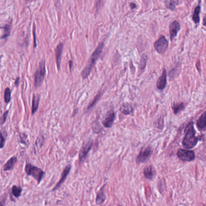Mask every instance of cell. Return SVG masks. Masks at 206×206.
Listing matches in <instances>:
<instances>
[{"label":"cell","instance_id":"obj_20","mask_svg":"<svg viewBox=\"0 0 206 206\" xmlns=\"http://www.w3.org/2000/svg\"><path fill=\"white\" fill-rule=\"evenodd\" d=\"M200 12H201V6L199 5L195 7L193 16H192V19L196 24H198L200 21Z\"/></svg>","mask_w":206,"mask_h":206},{"label":"cell","instance_id":"obj_28","mask_svg":"<svg viewBox=\"0 0 206 206\" xmlns=\"http://www.w3.org/2000/svg\"><path fill=\"white\" fill-rule=\"evenodd\" d=\"M100 97V94L99 93L98 95H97L96 97H95V98H94V99L93 100V102L88 106V109H89V108H92L93 106H94V105L96 103V102L97 101V100L99 99V98Z\"/></svg>","mask_w":206,"mask_h":206},{"label":"cell","instance_id":"obj_16","mask_svg":"<svg viewBox=\"0 0 206 206\" xmlns=\"http://www.w3.org/2000/svg\"><path fill=\"white\" fill-rule=\"evenodd\" d=\"M17 162V157L16 156H13L10 159H9L7 163L4 165L3 167V169L4 171H8L13 169L14 166Z\"/></svg>","mask_w":206,"mask_h":206},{"label":"cell","instance_id":"obj_18","mask_svg":"<svg viewBox=\"0 0 206 206\" xmlns=\"http://www.w3.org/2000/svg\"><path fill=\"white\" fill-rule=\"evenodd\" d=\"M120 111L124 115L131 114L133 112V107L129 103H124L120 108Z\"/></svg>","mask_w":206,"mask_h":206},{"label":"cell","instance_id":"obj_22","mask_svg":"<svg viewBox=\"0 0 206 206\" xmlns=\"http://www.w3.org/2000/svg\"><path fill=\"white\" fill-rule=\"evenodd\" d=\"M184 108H185V106L183 102L180 103H173L172 105V109L173 110L175 114H178L180 112L183 111Z\"/></svg>","mask_w":206,"mask_h":206},{"label":"cell","instance_id":"obj_13","mask_svg":"<svg viewBox=\"0 0 206 206\" xmlns=\"http://www.w3.org/2000/svg\"><path fill=\"white\" fill-rule=\"evenodd\" d=\"M167 84V73L166 70L164 69L161 76L157 81V87L160 90H163L165 89Z\"/></svg>","mask_w":206,"mask_h":206},{"label":"cell","instance_id":"obj_21","mask_svg":"<svg viewBox=\"0 0 206 206\" xmlns=\"http://www.w3.org/2000/svg\"><path fill=\"white\" fill-rule=\"evenodd\" d=\"M147 61H148L147 55L146 54H143L141 58V59H140V63H139V65H138L140 73H141L144 71V70L146 67V65Z\"/></svg>","mask_w":206,"mask_h":206},{"label":"cell","instance_id":"obj_14","mask_svg":"<svg viewBox=\"0 0 206 206\" xmlns=\"http://www.w3.org/2000/svg\"><path fill=\"white\" fill-rule=\"evenodd\" d=\"M105 186H106L105 184L103 185L97 194V197H96V202L97 204L102 205L105 203V201H106V197L105 196V194L104 190H103L104 188L105 187Z\"/></svg>","mask_w":206,"mask_h":206},{"label":"cell","instance_id":"obj_34","mask_svg":"<svg viewBox=\"0 0 206 206\" xmlns=\"http://www.w3.org/2000/svg\"><path fill=\"white\" fill-rule=\"evenodd\" d=\"M69 67H70V70H72V67H73V62H72V61H69Z\"/></svg>","mask_w":206,"mask_h":206},{"label":"cell","instance_id":"obj_27","mask_svg":"<svg viewBox=\"0 0 206 206\" xmlns=\"http://www.w3.org/2000/svg\"><path fill=\"white\" fill-rule=\"evenodd\" d=\"M2 131H0V149H2L5 145V138Z\"/></svg>","mask_w":206,"mask_h":206},{"label":"cell","instance_id":"obj_8","mask_svg":"<svg viewBox=\"0 0 206 206\" xmlns=\"http://www.w3.org/2000/svg\"><path fill=\"white\" fill-rule=\"evenodd\" d=\"M93 146V142L91 140L84 143L80 150L79 155V161L80 163H83L86 159V157L91 150Z\"/></svg>","mask_w":206,"mask_h":206},{"label":"cell","instance_id":"obj_5","mask_svg":"<svg viewBox=\"0 0 206 206\" xmlns=\"http://www.w3.org/2000/svg\"><path fill=\"white\" fill-rule=\"evenodd\" d=\"M176 155L179 160L183 162H192L195 159V154L193 151L180 149Z\"/></svg>","mask_w":206,"mask_h":206},{"label":"cell","instance_id":"obj_29","mask_svg":"<svg viewBox=\"0 0 206 206\" xmlns=\"http://www.w3.org/2000/svg\"><path fill=\"white\" fill-rule=\"evenodd\" d=\"M9 113V111H7L6 112L4 113V114H3L2 118H1V124H4L5 120H6V119H7V114Z\"/></svg>","mask_w":206,"mask_h":206},{"label":"cell","instance_id":"obj_25","mask_svg":"<svg viewBox=\"0 0 206 206\" xmlns=\"http://www.w3.org/2000/svg\"><path fill=\"white\" fill-rule=\"evenodd\" d=\"M3 35L1 37V38H6L8 37L11 31V26L10 24H5L3 27Z\"/></svg>","mask_w":206,"mask_h":206},{"label":"cell","instance_id":"obj_32","mask_svg":"<svg viewBox=\"0 0 206 206\" xmlns=\"http://www.w3.org/2000/svg\"><path fill=\"white\" fill-rule=\"evenodd\" d=\"M0 206H5V200L0 198Z\"/></svg>","mask_w":206,"mask_h":206},{"label":"cell","instance_id":"obj_10","mask_svg":"<svg viewBox=\"0 0 206 206\" xmlns=\"http://www.w3.org/2000/svg\"><path fill=\"white\" fill-rule=\"evenodd\" d=\"M115 120V113L114 111H109L102 121L103 125L106 127H111L114 124Z\"/></svg>","mask_w":206,"mask_h":206},{"label":"cell","instance_id":"obj_24","mask_svg":"<svg viewBox=\"0 0 206 206\" xmlns=\"http://www.w3.org/2000/svg\"><path fill=\"white\" fill-rule=\"evenodd\" d=\"M179 1H165V4L166 7L171 10H174L176 5H178Z\"/></svg>","mask_w":206,"mask_h":206},{"label":"cell","instance_id":"obj_15","mask_svg":"<svg viewBox=\"0 0 206 206\" xmlns=\"http://www.w3.org/2000/svg\"><path fill=\"white\" fill-rule=\"evenodd\" d=\"M143 173L146 178L152 180L155 175V170L152 166H146L143 170Z\"/></svg>","mask_w":206,"mask_h":206},{"label":"cell","instance_id":"obj_35","mask_svg":"<svg viewBox=\"0 0 206 206\" xmlns=\"http://www.w3.org/2000/svg\"><path fill=\"white\" fill-rule=\"evenodd\" d=\"M121 206V205H119V206Z\"/></svg>","mask_w":206,"mask_h":206},{"label":"cell","instance_id":"obj_11","mask_svg":"<svg viewBox=\"0 0 206 206\" xmlns=\"http://www.w3.org/2000/svg\"><path fill=\"white\" fill-rule=\"evenodd\" d=\"M71 167H72V166H71L70 165H68V166H67L65 167V168L64 169V170H63V172L62 173V175H61V179L59 180L58 183L56 184L54 187L53 189V190H52L53 191H54L56 189H58V188H59L60 186H61V184L65 181V180L67 178L68 174L70 173V170H71Z\"/></svg>","mask_w":206,"mask_h":206},{"label":"cell","instance_id":"obj_17","mask_svg":"<svg viewBox=\"0 0 206 206\" xmlns=\"http://www.w3.org/2000/svg\"><path fill=\"white\" fill-rule=\"evenodd\" d=\"M197 127L200 131H205L206 127V113L204 112L197 122Z\"/></svg>","mask_w":206,"mask_h":206},{"label":"cell","instance_id":"obj_19","mask_svg":"<svg viewBox=\"0 0 206 206\" xmlns=\"http://www.w3.org/2000/svg\"><path fill=\"white\" fill-rule=\"evenodd\" d=\"M40 97L39 95L37 94H34L33 97V100H32V114H34L39 106V103H40Z\"/></svg>","mask_w":206,"mask_h":206},{"label":"cell","instance_id":"obj_3","mask_svg":"<svg viewBox=\"0 0 206 206\" xmlns=\"http://www.w3.org/2000/svg\"><path fill=\"white\" fill-rule=\"evenodd\" d=\"M25 171L28 175L33 176L38 181V184L41 183L42 179L45 174V172L41 169L30 163L26 164L25 167Z\"/></svg>","mask_w":206,"mask_h":206},{"label":"cell","instance_id":"obj_31","mask_svg":"<svg viewBox=\"0 0 206 206\" xmlns=\"http://www.w3.org/2000/svg\"><path fill=\"white\" fill-rule=\"evenodd\" d=\"M129 5H130V7H131V9H135L137 7L136 4L135 3H134V2L129 3Z\"/></svg>","mask_w":206,"mask_h":206},{"label":"cell","instance_id":"obj_7","mask_svg":"<svg viewBox=\"0 0 206 206\" xmlns=\"http://www.w3.org/2000/svg\"><path fill=\"white\" fill-rule=\"evenodd\" d=\"M168 41L164 36H162L154 43V48L155 50L160 54L165 53L168 48Z\"/></svg>","mask_w":206,"mask_h":206},{"label":"cell","instance_id":"obj_9","mask_svg":"<svg viewBox=\"0 0 206 206\" xmlns=\"http://www.w3.org/2000/svg\"><path fill=\"white\" fill-rule=\"evenodd\" d=\"M180 29L181 25L178 21H174L170 23L169 26V33L171 41H172L177 36L178 32L180 30Z\"/></svg>","mask_w":206,"mask_h":206},{"label":"cell","instance_id":"obj_6","mask_svg":"<svg viewBox=\"0 0 206 206\" xmlns=\"http://www.w3.org/2000/svg\"><path fill=\"white\" fill-rule=\"evenodd\" d=\"M152 154V149L151 146L143 148L137 157L136 162L138 164L145 163L148 161Z\"/></svg>","mask_w":206,"mask_h":206},{"label":"cell","instance_id":"obj_23","mask_svg":"<svg viewBox=\"0 0 206 206\" xmlns=\"http://www.w3.org/2000/svg\"><path fill=\"white\" fill-rule=\"evenodd\" d=\"M12 192L15 197L19 198L21 195L22 188L17 186H13L12 188Z\"/></svg>","mask_w":206,"mask_h":206},{"label":"cell","instance_id":"obj_2","mask_svg":"<svg viewBox=\"0 0 206 206\" xmlns=\"http://www.w3.org/2000/svg\"><path fill=\"white\" fill-rule=\"evenodd\" d=\"M105 46V44L103 42H102L100 43H99V45L97 46V47L96 48V49L95 50V51L93 53V54H91L89 60L86 65V66L85 67V68L83 69V70L81 73V76L82 77L83 79H86L88 76L90 75L91 71L93 70L96 61H97L98 58H99V56H100L103 48Z\"/></svg>","mask_w":206,"mask_h":206},{"label":"cell","instance_id":"obj_12","mask_svg":"<svg viewBox=\"0 0 206 206\" xmlns=\"http://www.w3.org/2000/svg\"><path fill=\"white\" fill-rule=\"evenodd\" d=\"M63 47H64V44L60 43L58 44L55 48V56H56V64L58 70H60L61 67V56L63 51Z\"/></svg>","mask_w":206,"mask_h":206},{"label":"cell","instance_id":"obj_33","mask_svg":"<svg viewBox=\"0 0 206 206\" xmlns=\"http://www.w3.org/2000/svg\"><path fill=\"white\" fill-rule=\"evenodd\" d=\"M19 82V77H18V78L16 79V80H15V85H16V86H18Z\"/></svg>","mask_w":206,"mask_h":206},{"label":"cell","instance_id":"obj_1","mask_svg":"<svg viewBox=\"0 0 206 206\" xmlns=\"http://www.w3.org/2000/svg\"><path fill=\"white\" fill-rule=\"evenodd\" d=\"M186 134L183 140V146L186 149H192L195 147L198 143V138L196 137V131L194 127V123L190 122L186 126Z\"/></svg>","mask_w":206,"mask_h":206},{"label":"cell","instance_id":"obj_30","mask_svg":"<svg viewBox=\"0 0 206 206\" xmlns=\"http://www.w3.org/2000/svg\"><path fill=\"white\" fill-rule=\"evenodd\" d=\"M33 36H34V47H37V41H36V33H35V25H33Z\"/></svg>","mask_w":206,"mask_h":206},{"label":"cell","instance_id":"obj_4","mask_svg":"<svg viewBox=\"0 0 206 206\" xmlns=\"http://www.w3.org/2000/svg\"><path fill=\"white\" fill-rule=\"evenodd\" d=\"M46 75L45 62L42 60L39 64L38 68L37 69L35 75V86L36 88L40 87L43 82Z\"/></svg>","mask_w":206,"mask_h":206},{"label":"cell","instance_id":"obj_26","mask_svg":"<svg viewBox=\"0 0 206 206\" xmlns=\"http://www.w3.org/2000/svg\"><path fill=\"white\" fill-rule=\"evenodd\" d=\"M11 99V91L9 88H7L4 91V101L5 103H9Z\"/></svg>","mask_w":206,"mask_h":206}]
</instances>
